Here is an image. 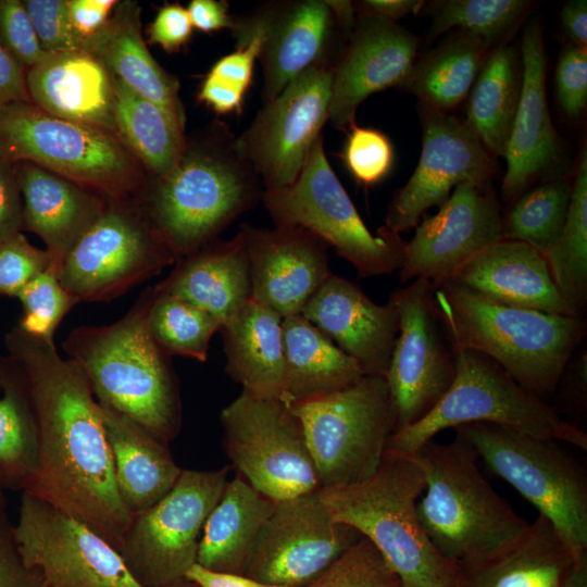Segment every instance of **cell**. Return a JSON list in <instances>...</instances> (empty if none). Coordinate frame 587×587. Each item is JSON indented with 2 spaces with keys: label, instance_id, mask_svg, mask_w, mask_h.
Returning <instances> with one entry per match:
<instances>
[{
  "label": "cell",
  "instance_id": "obj_1",
  "mask_svg": "<svg viewBox=\"0 0 587 587\" xmlns=\"http://www.w3.org/2000/svg\"><path fill=\"white\" fill-rule=\"evenodd\" d=\"M22 370L38 436L34 475L23 491L88 525L117 551L132 522L115 483L100 407L79 369L53 340L18 326L4 337Z\"/></svg>",
  "mask_w": 587,
  "mask_h": 587
},
{
  "label": "cell",
  "instance_id": "obj_2",
  "mask_svg": "<svg viewBox=\"0 0 587 587\" xmlns=\"http://www.w3.org/2000/svg\"><path fill=\"white\" fill-rule=\"evenodd\" d=\"M153 296V287H148L120 320L79 326L62 347L84 373L99 404L168 446L180 430L182 403L170 357L148 329Z\"/></svg>",
  "mask_w": 587,
  "mask_h": 587
},
{
  "label": "cell",
  "instance_id": "obj_3",
  "mask_svg": "<svg viewBox=\"0 0 587 587\" xmlns=\"http://www.w3.org/2000/svg\"><path fill=\"white\" fill-rule=\"evenodd\" d=\"M236 136L214 124L188 142L176 165L137 196L177 260L216 237L262 201L263 184L239 154Z\"/></svg>",
  "mask_w": 587,
  "mask_h": 587
},
{
  "label": "cell",
  "instance_id": "obj_4",
  "mask_svg": "<svg viewBox=\"0 0 587 587\" xmlns=\"http://www.w3.org/2000/svg\"><path fill=\"white\" fill-rule=\"evenodd\" d=\"M434 304L451 348L488 357L544 400L586 334L580 316L508 307L451 280L435 287Z\"/></svg>",
  "mask_w": 587,
  "mask_h": 587
},
{
  "label": "cell",
  "instance_id": "obj_5",
  "mask_svg": "<svg viewBox=\"0 0 587 587\" xmlns=\"http://www.w3.org/2000/svg\"><path fill=\"white\" fill-rule=\"evenodd\" d=\"M425 475L411 457L386 451L366 479L319 490L335 522L370 540L404 587H457L459 564L445 559L419 521Z\"/></svg>",
  "mask_w": 587,
  "mask_h": 587
},
{
  "label": "cell",
  "instance_id": "obj_6",
  "mask_svg": "<svg viewBox=\"0 0 587 587\" xmlns=\"http://www.w3.org/2000/svg\"><path fill=\"white\" fill-rule=\"evenodd\" d=\"M411 457L425 475L419 521L445 559L461 564L486 557L528 526L491 487L476 453L460 436L448 444L433 439Z\"/></svg>",
  "mask_w": 587,
  "mask_h": 587
},
{
  "label": "cell",
  "instance_id": "obj_7",
  "mask_svg": "<svg viewBox=\"0 0 587 587\" xmlns=\"http://www.w3.org/2000/svg\"><path fill=\"white\" fill-rule=\"evenodd\" d=\"M451 349L455 365L451 386L425 416L395 432L386 451L412 455L439 432L471 423L494 424L587 450L585 432L495 361L471 349Z\"/></svg>",
  "mask_w": 587,
  "mask_h": 587
},
{
  "label": "cell",
  "instance_id": "obj_8",
  "mask_svg": "<svg viewBox=\"0 0 587 587\" xmlns=\"http://www.w3.org/2000/svg\"><path fill=\"white\" fill-rule=\"evenodd\" d=\"M0 159L27 161L107 199L139 195L143 166L112 132L53 116L30 101L0 108Z\"/></svg>",
  "mask_w": 587,
  "mask_h": 587
},
{
  "label": "cell",
  "instance_id": "obj_9",
  "mask_svg": "<svg viewBox=\"0 0 587 587\" xmlns=\"http://www.w3.org/2000/svg\"><path fill=\"white\" fill-rule=\"evenodd\" d=\"M454 430L550 521L575 558L587 553V475L557 441L487 423Z\"/></svg>",
  "mask_w": 587,
  "mask_h": 587
},
{
  "label": "cell",
  "instance_id": "obj_10",
  "mask_svg": "<svg viewBox=\"0 0 587 587\" xmlns=\"http://www.w3.org/2000/svg\"><path fill=\"white\" fill-rule=\"evenodd\" d=\"M262 202L275 226H299L333 247L360 277L391 274L402 264L405 241L380 227L365 226L332 168L322 135L313 143L296 180L263 191Z\"/></svg>",
  "mask_w": 587,
  "mask_h": 587
},
{
  "label": "cell",
  "instance_id": "obj_11",
  "mask_svg": "<svg viewBox=\"0 0 587 587\" xmlns=\"http://www.w3.org/2000/svg\"><path fill=\"white\" fill-rule=\"evenodd\" d=\"M289 407L303 426L321 488L370 477L396 432L395 407L383 376L364 375L349 388Z\"/></svg>",
  "mask_w": 587,
  "mask_h": 587
},
{
  "label": "cell",
  "instance_id": "obj_12",
  "mask_svg": "<svg viewBox=\"0 0 587 587\" xmlns=\"http://www.w3.org/2000/svg\"><path fill=\"white\" fill-rule=\"evenodd\" d=\"M176 261L138 198L109 199L99 218L65 257L59 279L77 303L105 302Z\"/></svg>",
  "mask_w": 587,
  "mask_h": 587
},
{
  "label": "cell",
  "instance_id": "obj_13",
  "mask_svg": "<svg viewBox=\"0 0 587 587\" xmlns=\"http://www.w3.org/2000/svg\"><path fill=\"white\" fill-rule=\"evenodd\" d=\"M220 420L227 457L260 494L280 501L321 489L303 426L285 401L241 391Z\"/></svg>",
  "mask_w": 587,
  "mask_h": 587
},
{
  "label": "cell",
  "instance_id": "obj_14",
  "mask_svg": "<svg viewBox=\"0 0 587 587\" xmlns=\"http://www.w3.org/2000/svg\"><path fill=\"white\" fill-rule=\"evenodd\" d=\"M228 466L183 470L172 489L132 517L118 553L141 587H161L186 577L197 563L204 523L222 497Z\"/></svg>",
  "mask_w": 587,
  "mask_h": 587
},
{
  "label": "cell",
  "instance_id": "obj_15",
  "mask_svg": "<svg viewBox=\"0 0 587 587\" xmlns=\"http://www.w3.org/2000/svg\"><path fill=\"white\" fill-rule=\"evenodd\" d=\"M12 535L22 561L46 587H141L99 534L28 492L22 491Z\"/></svg>",
  "mask_w": 587,
  "mask_h": 587
},
{
  "label": "cell",
  "instance_id": "obj_16",
  "mask_svg": "<svg viewBox=\"0 0 587 587\" xmlns=\"http://www.w3.org/2000/svg\"><path fill=\"white\" fill-rule=\"evenodd\" d=\"M332 63L314 65L264 102L235 145L264 190L286 187L300 174L328 120Z\"/></svg>",
  "mask_w": 587,
  "mask_h": 587
},
{
  "label": "cell",
  "instance_id": "obj_17",
  "mask_svg": "<svg viewBox=\"0 0 587 587\" xmlns=\"http://www.w3.org/2000/svg\"><path fill=\"white\" fill-rule=\"evenodd\" d=\"M434 291L429 280L414 279L394 290L387 301L399 317L385 376L395 407L396 432L425 416L454 378V357L444 339Z\"/></svg>",
  "mask_w": 587,
  "mask_h": 587
},
{
  "label": "cell",
  "instance_id": "obj_18",
  "mask_svg": "<svg viewBox=\"0 0 587 587\" xmlns=\"http://www.w3.org/2000/svg\"><path fill=\"white\" fill-rule=\"evenodd\" d=\"M361 537L332 519L319 491L275 501L245 575L264 584L302 587Z\"/></svg>",
  "mask_w": 587,
  "mask_h": 587
},
{
  "label": "cell",
  "instance_id": "obj_19",
  "mask_svg": "<svg viewBox=\"0 0 587 587\" xmlns=\"http://www.w3.org/2000/svg\"><path fill=\"white\" fill-rule=\"evenodd\" d=\"M422 152L407 184L394 196L385 217L387 230L399 235L417 226L432 207H440L452 187L489 183L496 164L466 122L424 109Z\"/></svg>",
  "mask_w": 587,
  "mask_h": 587
},
{
  "label": "cell",
  "instance_id": "obj_20",
  "mask_svg": "<svg viewBox=\"0 0 587 587\" xmlns=\"http://www.w3.org/2000/svg\"><path fill=\"white\" fill-rule=\"evenodd\" d=\"M503 239V221L489 183L465 182L416 226L405 242L398 270L402 283L427 279L434 287L449 280L466 261Z\"/></svg>",
  "mask_w": 587,
  "mask_h": 587
},
{
  "label": "cell",
  "instance_id": "obj_21",
  "mask_svg": "<svg viewBox=\"0 0 587 587\" xmlns=\"http://www.w3.org/2000/svg\"><path fill=\"white\" fill-rule=\"evenodd\" d=\"M251 280V300L282 319L301 314L332 274L328 245L299 226L242 224Z\"/></svg>",
  "mask_w": 587,
  "mask_h": 587
},
{
  "label": "cell",
  "instance_id": "obj_22",
  "mask_svg": "<svg viewBox=\"0 0 587 587\" xmlns=\"http://www.w3.org/2000/svg\"><path fill=\"white\" fill-rule=\"evenodd\" d=\"M333 65L328 120L352 126L359 105L371 95L403 85L414 67L416 38L396 22L363 14Z\"/></svg>",
  "mask_w": 587,
  "mask_h": 587
},
{
  "label": "cell",
  "instance_id": "obj_23",
  "mask_svg": "<svg viewBox=\"0 0 587 587\" xmlns=\"http://www.w3.org/2000/svg\"><path fill=\"white\" fill-rule=\"evenodd\" d=\"M301 315L361 366L365 375L385 377L399 332L388 302L377 304L353 282L330 274Z\"/></svg>",
  "mask_w": 587,
  "mask_h": 587
},
{
  "label": "cell",
  "instance_id": "obj_24",
  "mask_svg": "<svg viewBox=\"0 0 587 587\" xmlns=\"http://www.w3.org/2000/svg\"><path fill=\"white\" fill-rule=\"evenodd\" d=\"M520 99L503 157L502 197L516 200L559 159L560 149L546 96V58L541 27L529 24L522 37Z\"/></svg>",
  "mask_w": 587,
  "mask_h": 587
},
{
  "label": "cell",
  "instance_id": "obj_25",
  "mask_svg": "<svg viewBox=\"0 0 587 587\" xmlns=\"http://www.w3.org/2000/svg\"><path fill=\"white\" fill-rule=\"evenodd\" d=\"M258 13L263 25L262 98L267 102L308 68L330 63L335 28L341 25L328 0L277 2Z\"/></svg>",
  "mask_w": 587,
  "mask_h": 587
},
{
  "label": "cell",
  "instance_id": "obj_26",
  "mask_svg": "<svg viewBox=\"0 0 587 587\" xmlns=\"http://www.w3.org/2000/svg\"><path fill=\"white\" fill-rule=\"evenodd\" d=\"M449 280L508 307L577 316L561 297L544 253L520 240L490 245Z\"/></svg>",
  "mask_w": 587,
  "mask_h": 587
},
{
  "label": "cell",
  "instance_id": "obj_27",
  "mask_svg": "<svg viewBox=\"0 0 587 587\" xmlns=\"http://www.w3.org/2000/svg\"><path fill=\"white\" fill-rule=\"evenodd\" d=\"M23 229L41 238L55 268L104 211L109 199L35 163L15 162Z\"/></svg>",
  "mask_w": 587,
  "mask_h": 587
},
{
  "label": "cell",
  "instance_id": "obj_28",
  "mask_svg": "<svg viewBox=\"0 0 587 587\" xmlns=\"http://www.w3.org/2000/svg\"><path fill=\"white\" fill-rule=\"evenodd\" d=\"M26 88L45 112L115 134L112 75L86 51L48 53L26 70Z\"/></svg>",
  "mask_w": 587,
  "mask_h": 587
},
{
  "label": "cell",
  "instance_id": "obj_29",
  "mask_svg": "<svg viewBox=\"0 0 587 587\" xmlns=\"http://www.w3.org/2000/svg\"><path fill=\"white\" fill-rule=\"evenodd\" d=\"M175 263L157 289L207 311L222 325L251 300L249 261L240 230L234 238L214 240Z\"/></svg>",
  "mask_w": 587,
  "mask_h": 587
},
{
  "label": "cell",
  "instance_id": "obj_30",
  "mask_svg": "<svg viewBox=\"0 0 587 587\" xmlns=\"http://www.w3.org/2000/svg\"><path fill=\"white\" fill-rule=\"evenodd\" d=\"M576 559L550 521L538 513L504 548L459 564L457 587H560Z\"/></svg>",
  "mask_w": 587,
  "mask_h": 587
},
{
  "label": "cell",
  "instance_id": "obj_31",
  "mask_svg": "<svg viewBox=\"0 0 587 587\" xmlns=\"http://www.w3.org/2000/svg\"><path fill=\"white\" fill-rule=\"evenodd\" d=\"M84 51L96 58L112 76L162 107L184 125L178 80L158 64L146 47L137 2H117L105 25L85 41Z\"/></svg>",
  "mask_w": 587,
  "mask_h": 587
},
{
  "label": "cell",
  "instance_id": "obj_32",
  "mask_svg": "<svg viewBox=\"0 0 587 587\" xmlns=\"http://www.w3.org/2000/svg\"><path fill=\"white\" fill-rule=\"evenodd\" d=\"M120 498L135 516L161 500L183 469L168 446L133 420L99 404Z\"/></svg>",
  "mask_w": 587,
  "mask_h": 587
},
{
  "label": "cell",
  "instance_id": "obj_33",
  "mask_svg": "<svg viewBox=\"0 0 587 587\" xmlns=\"http://www.w3.org/2000/svg\"><path fill=\"white\" fill-rule=\"evenodd\" d=\"M283 319L250 300L222 325L227 375L242 391L265 399H282L284 388Z\"/></svg>",
  "mask_w": 587,
  "mask_h": 587
},
{
  "label": "cell",
  "instance_id": "obj_34",
  "mask_svg": "<svg viewBox=\"0 0 587 587\" xmlns=\"http://www.w3.org/2000/svg\"><path fill=\"white\" fill-rule=\"evenodd\" d=\"M284 388L282 400L295 404L357 384L365 374L351 357L301 314L283 319Z\"/></svg>",
  "mask_w": 587,
  "mask_h": 587
},
{
  "label": "cell",
  "instance_id": "obj_35",
  "mask_svg": "<svg viewBox=\"0 0 587 587\" xmlns=\"http://www.w3.org/2000/svg\"><path fill=\"white\" fill-rule=\"evenodd\" d=\"M275 501L237 475L227 480L209 514L200 538L197 563L208 570L245 575L259 535Z\"/></svg>",
  "mask_w": 587,
  "mask_h": 587
},
{
  "label": "cell",
  "instance_id": "obj_36",
  "mask_svg": "<svg viewBox=\"0 0 587 587\" xmlns=\"http://www.w3.org/2000/svg\"><path fill=\"white\" fill-rule=\"evenodd\" d=\"M112 83L116 136L152 177L166 175L183 154L184 125L118 78Z\"/></svg>",
  "mask_w": 587,
  "mask_h": 587
},
{
  "label": "cell",
  "instance_id": "obj_37",
  "mask_svg": "<svg viewBox=\"0 0 587 587\" xmlns=\"http://www.w3.org/2000/svg\"><path fill=\"white\" fill-rule=\"evenodd\" d=\"M514 47L501 46L484 61L474 83L466 123L490 154L502 155L516 113L521 80Z\"/></svg>",
  "mask_w": 587,
  "mask_h": 587
},
{
  "label": "cell",
  "instance_id": "obj_38",
  "mask_svg": "<svg viewBox=\"0 0 587 587\" xmlns=\"http://www.w3.org/2000/svg\"><path fill=\"white\" fill-rule=\"evenodd\" d=\"M0 487L22 490L35 473L37 426L26 380L10 357L0 359Z\"/></svg>",
  "mask_w": 587,
  "mask_h": 587
},
{
  "label": "cell",
  "instance_id": "obj_39",
  "mask_svg": "<svg viewBox=\"0 0 587 587\" xmlns=\"http://www.w3.org/2000/svg\"><path fill=\"white\" fill-rule=\"evenodd\" d=\"M486 50L480 38L462 33L414 65L402 86L427 109L442 112L454 108L469 95L485 61Z\"/></svg>",
  "mask_w": 587,
  "mask_h": 587
},
{
  "label": "cell",
  "instance_id": "obj_40",
  "mask_svg": "<svg viewBox=\"0 0 587 587\" xmlns=\"http://www.w3.org/2000/svg\"><path fill=\"white\" fill-rule=\"evenodd\" d=\"M553 282L570 309L579 316L587 301V153L584 148L573 183L565 225L544 253Z\"/></svg>",
  "mask_w": 587,
  "mask_h": 587
},
{
  "label": "cell",
  "instance_id": "obj_41",
  "mask_svg": "<svg viewBox=\"0 0 587 587\" xmlns=\"http://www.w3.org/2000/svg\"><path fill=\"white\" fill-rule=\"evenodd\" d=\"M153 292L148 315L152 339L168 357L204 362L211 338L222 327L221 322L195 304L158 290L155 286Z\"/></svg>",
  "mask_w": 587,
  "mask_h": 587
},
{
  "label": "cell",
  "instance_id": "obj_42",
  "mask_svg": "<svg viewBox=\"0 0 587 587\" xmlns=\"http://www.w3.org/2000/svg\"><path fill=\"white\" fill-rule=\"evenodd\" d=\"M233 30L237 49L214 63L198 96L200 101L220 114L240 112L263 43V25L258 12L246 20L235 21Z\"/></svg>",
  "mask_w": 587,
  "mask_h": 587
},
{
  "label": "cell",
  "instance_id": "obj_43",
  "mask_svg": "<svg viewBox=\"0 0 587 587\" xmlns=\"http://www.w3.org/2000/svg\"><path fill=\"white\" fill-rule=\"evenodd\" d=\"M572 190L567 179L559 178L519 197L502 216L503 238L526 242L545 253L562 233Z\"/></svg>",
  "mask_w": 587,
  "mask_h": 587
},
{
  "label": "cell",
  "instance_id": "obj_44",
  "mask_svg": "<svg viewBox=\"0 0 587 587\" xmlns=\"http://www.w3.org/2000/svg\"><path fill=\"white\" fill-rule=\"evenodd\" d=\"M523 0H448L436 7L432 35L453 27L480 38L488 48L516 23L529 7Z\"/></svg>",
  "mask_w": 587,
  "mask_h": 587
},
{
  "label": "cell",
  "instance_id": "obj_45",
  "mask_svg": "<svg viewBox=\"0 0 587 587\" xmlns=\"http://www.w3.org/2000/svg\"><path fill=\"white\" fill-rule=\"evenodd\" d=\"M23 308L18 327L27 334L53 340L67 312L77 303L62 286L59 271L50 266L33 278L17 295Z\"/></svg>",
  "mask_w": 587,
  "mask_h": 587
},
{
  "label": "cell",
  "instance_id": "obj_46",
  "mask_svg": "<svg viewBox=\"0 0 587 587\" xmlns=\"http://www.w3.org/2000/svg\"><path fill=\"white\" fill-rule=\"evenodd\" d=\"M401 580L366 538L361 537L333 564L302 587H400Z\"/></svg>",
  "mask_w": 587,
  "mask_h": 587
},
{
  "label": "cell",
  "instance_id": "obj_47",
  "mask_svg": "<svg viewBox=\"0 0 587 587\" xmlns=\"http://www.w3.org/2000/svg\"><path fill=\"white\" fill-rule=\"evenodd\" d=\"M342 161L352 177L365 186L382 182L391 171L395 151L389 138L371 127L352 125L347 136Z\"/></svg>",
  "mask_w": 587,
  "mask_h": 587
},
{
  "label": "cell",
  "instance_id": "obj_48",
  "mask_svg": "<svg viewBox=\"0 0 587 587\" xmlns=\"http://www.w3.org/2000/svg\"><path fill=\"white\" fill-rule=\"evenodd\" d=\"M54 266L50 253L33 246L22 234L0 245V294L17 297L37 275Z\"/></svg>",
  "mask_w": 587,
  "mask_h": 587
},
{
  "label": "cell",
  "instance_id": "obj_49",
  "mask_svg": "<svg viewBox=\"0 0 587 587\" xmlns=\"http://www.w3.org/2000/svg\"><path fill=\"white\" fill-rule=\"evenodd\" d=\"M22 2L45 52L84 51V41L72 28L66 0H25Z\"/></svg>",
  "mask_w": 587,
  "mask_h": 587
},
{
  "label": "cell",
  "instance_id": "obj_50",
  "mask_svg": "<svg viewBox=\"0 0 587 587\" xmlns=\"http://www.w3.org/2000/svg\"><path fill=\"white\" fill-rule=\"evenodd\" d=\"M0 46L26 70L48 54L20 0H0Z\"/></svg>",
  "mask_w": 587,
  "mask_h": 587
},
{
  "label": "cell",
  "instance_id": "obj_51",
  "mask_svg": "<svg viewBox=\"0 0 587 587\" xmlns=\"http://www.w3.org/2000/svg\"><path fill=\"white\" fill-rule=\"evenodd\" d=\"M557 96L563 111L579 115L587 102V49L569 45L563 49L555 70Z\"/></svg>",
  "mask_w": 587,
  "mask_h": 587
},
{
  "label": "cell",
  "instance_id": "obj_52",
  "mask_svg": "<svg viewBox=\"0 0 587 587\" xmlns=\"http://www.w3.org/2000/svg\"><path fill=\"white\" fill-rule=\"evenodd\" d=\"M0 587H46L39 573L22 561L4 510L0 511Z\"/></svg>",
  "mask_w": 587,
  "mask_h": 587
},
{
  "label": "cell",
  "instance_id": "obj_53",
  "mask_svg": "<svg viewBox=\"0 0 587 587\" xmlns=\"http://www.w3.org/2000/svg\"><path fill=\"white\" fill-rule=\"evenodd\" d=\"M192 24L187 9L178 3L163 5L149 29V41L167 52L178 51L191 37Z\"/></svg>",
  "mask_w": 587,
  "mask_h": 587
},
{
  "label": "cell",
  "instance_id": "obj_54",
  "mask_svg": "<svg viewBox=\"0 0 587 587\" xmlns=\"http://www.w3.org/2000/svg\"><path fill=\"white\" fill-rule=\"evenodd\" d=\"M23 229V199L14 164L0 159V245Z\"/></svg>",
  "mask_w": 587,
  "mask_h": 587
},
{
  "label": "cell",
  "instance_id": "obj_55",
  "mask_svg": "<svg viewBox=\"0 0 587 587\" xmlns=\"http://www.w3.org/2000/svg\"><path fill=\"white\" fill-rule=\"evenodd\" d=\"M68 17L76 36L84 41L96 35L109 21L117 1L66 0Z\"/></svg>",
  "mask_w": 587,
  "mask_h": 587
},
{
  "label": "cell",
  "instance_id": "obj_56",
  "mask_svg": "<svg viewBox=\"0 0 587 587\" xmlns=\"http://www.w3.org/2000/svg\"><path fill=\"white\" fill-rule=\"evenodd\" d=\"M187 12L192 27L204 33L233 29L235 26V20L228 14L226 1L192 0L188 4Z\"/></svg>",
  "mask_w": 587,
  "mask_h": 587
},
{
  "label": "cell",
  "instance_id": "obj_57",
  "mask_svg": "<svg viewBox=\"0 0 587 587\" xmlns=\"http://www.w3.org/2000/svg\"><path fill=\"white\" fill-rule=\"evenodd\" d=\"M16 101H30L26 68L0 46V108Z\"/></svg>",
  "mask_w": 587,
  "mask_h": 587
},
{
  "label": "cell",
  "instance_id": "obj_58",
  "mask_svg": "<svg viewBox=\"0 0 587 587\" xmlns=\"http://www.w3.org/2000/svg\"><path fill=\"white\" fill-rule=\"evenodd\" d=\"M186 578L200 587H285L258 582L246 575L221 573L208 570L195 563L187 572Z\"/></svg>",
  "mask_w": 587,
  "mask_h": 587
},
{
  "label": "cell",
  "instance_id": "obj_59",
  "mask_svg": "<svg viewBox=\"0 0 587 587\" xmlns=\"http://www.w3.org/2000/svg\"><path fill=\"white\" fill-rule=\"evenodd\" d=\"M561 21L570 37L572 45L585 47L587 45V2L586 0H572L561 10Z\"/></svg>",
  "mask_w": 587,
  "mask_h": 587
},
{
  "label": "cell",
  "instance_id": "obj_60",
  "mask_svg": "<svg viewBox=\"0 0 587 587\" xmlns=\"http://www.w3.org/2000/svg\"><path fill=\"white\" fill-rule=\"evenodd\" d=\"M416 0H364L359 7L363 14L374 15L395 22L416 10L423 4Z\"/></svg>",
  "mask_w": 587,
  "mask_h": 587
},
{
  "label": "cell",
  "instance_id": "obj_61",
  "mask_svg": "<svg viewBox=\"0 0 587 587\" xmlns=\"http://www.w3.org/2000/svg\"><path fill=\"white\" fill-rule=\"evenodd\" d=\"M560 587H587V553L574 561Z\"/></svg>",
  "mask_w": 587,
  "mask_h": 587
},
{
  "label": "cell",
  "instance_id": "obj_62",
  "mask_svg": "<svg viewBox=\"0 0 587 587\" xmlns=\"http://www.w3.org/2000/svg\"><path fill=\"white\" fill-rule=\"evenodd\" d=\"M161 587H200V586L198 584H196L195 582H192V580L185 577V578L176 580V582H174L172 584L161 586Z\"/></svg>",
  "mask_w": 587,
  "mask_h": 587
},
{
  "label": "cell",
  "instance_id": "obj_63",
  "mask_svg": "<svg viewBox=\"0 0 587 587\" xmlns=\"http://www.w3.org/2000/svg\"><path fill=\"white\" fill-rule=\"evenodd\" d=\"M2 510H4V499H3L1 487H0V511Z\"/></svg>",
  "mask_w": 587,
  "mask_h": 587
},
{
  "label": "cell",
  "instance_id": "obj_64",
  "mask_svg": "<svg viewBox=\"0 0 587 587\" xmlns=\"http://www.w3.org/2000/svg\"><path fill=\"white\" fill-rule=\"evenodd\" d=\"M400 587H404L403 585H401Z\"/></svg>",
  "mask_w": 587,
  "mask_h": 587
}]
</instances>
